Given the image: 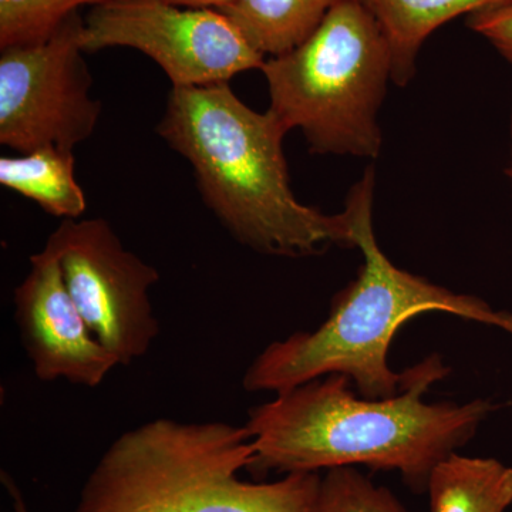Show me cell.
<instances>
[{"mask_svg":"<svg viewBox=\"0 0 512 512\" xmlns=\"http://www.w3.org/2000/svg\"><path fill=\"white\" fill-rule=\"evenodd\" d=\"M450 373L434 353L406 370L403 389L389 399L357 397L349 377H319L252 407L245 429L254 446L247 470L320 473L365 466L399 471L404 484L427 493L434 470L474 439L498 409L491 400L426 403L424 394Z\"/></svg>","mask_w":512,"mask_h":512,"instance_id":"obj_1","label":"cell"},{"mask_svg":"<svg viewBox=\"0 0 512 512\" xmlns=\"http://www.w3.org/2000/svg\"><path fill=\"white\" fill-rule=\"evenodd\" d=\"M157 133L191 164L202 201L239 244L292 258L356 247L348 207L326 215L293 194L284 124L252 110L229 83L173 87Z\"/></svg>","mask_w":512,"mask_h":512,"instance_id":"obj_2","label":"cell"},{"mask_svg":"<svg viewBox=\"0 0 512 512\" xmlns=\"http://www.w3.org/2000/svg\"><path fill=\"white\" fill-rule=\"evenodd\" d=\"M375 173L366 171L350 191L356 247L362 268L355 281L336 293L328 319L312 332H296L266 346L245 372L247 392H288L311 380L342 375L360 396L389 399L403 389L406 370L390 369L389 348L404 323L426 312L497 326L512 335V313L494 311L477 296L448 291L392 264L373 229Z\"/></svg>","mask_w":512,"mask_h":512,"instance_id":"obj_3","label":"cell"},{"mask_svg":"<svg viewBox=\"0 0 512 512\" xmlns=\"http://www.w3.org/2000/svg\"><path fill=\"white\" fill-rule=\"evenodd\" d=\"M271 106L286 130L298 128L312 153L376 158L377 113L393 59L379 22L362 0H342L318 29L262 66Z\"/></svg>","mask_w":512,"mask_h":512,"instance_id":"obj_4","label":"cell"},{"mask_svg":"<svg viewBox=\"0 0 512 512\" xmlns=\"http://www.w3.org/2000/svg\"><path fill=\"white\" fill-rule=\"evenodd\" d=\"M252 456L245 426L151 420L111 443L73 512H195L215 478Z\"/></svg>","mask_w":512,"mask_h":512,"instance_id":"obj_5","label":"cell"},{"mask_svg":"<svg viewBox=\"0 0 512 512\" xmlns=\"http://www.w3.org/2000/svg\"><path fill=\"white\" fill-rule=\"evenodd\" d=\"M84 16L74 12L49 35L0 47V144L28 154L74 151L99 126L101 103L84 60Z\"/></svg>","mask_w":512,"mask_h":512,"instance_id":"obj_6","label":"cell"},{"mask_svg":"<svg viewBox=\"0 0 512 512\" xmlns=\"http://www.w3.org/2000/svg\"><path fill=\"white\" fill-rule=\"evenodd\" d=\"M138 50L154 60L173 87L229 83L262 69L265 57L215 9L181 8L164 0H109L84 16L83 49Z\"/></svg>","mask_w":512,"mask_h":512,"instance_id":"obj_7","label":"cell"},{"mask_svg":"<svg viewBox=\"0 0 512 512\" xmlns=\"http://www.w3.org/2000/svg\"><path fill=\"white\" fill-rule=\"evenodd\" d=\"M47 244L56 249L67 289L101 345L123 366L146 355L160 333L150 301L157 269L128 251L104 218L62 221Z\"/></svg>","mask_w":512,"mask_h":512,"instance_id":"obj_8","label":"cell"},{"mask_svg":"<svg viewBox=\"0 0 512 512\" xmlns=\"http://www.w3.org/2000/svg\"><path fill=\"white\" fill-rule=\"evenodd\" d=\"M15 319L37 379L67 380L97 387L119 360L93 335L64 282L52 245L30 256V268L15 289Z\"/></svg>","mask_w":512,"mask_h":512,"instance_id":"obj_9","label":"cell"},{"mask_svg":"<svg viewBox=\"0 0 512 512\" xmlns=\"http://www.w3.org/2000/svg\"><path fill=\"white\" fill-rule=\"evenodd\" d=\"M382 28L392 50V80L406 86L416 73L424 40L444 23L490 8L511 6L512 0H362Z\"/></svg>","mask_w":512,"mask_h":512,"instance_id":"obj_10","label":"cell"},{"mask_svg":"<svg viewBox=\"0 0 512 512\" xmlns=\"http://www.w3.org/2000/svg\"><path fill=\"white\" fill-rule=\"evenodd\" d=\"M74 168V151L39 148L0 158V184L36 202L52 217L79 220L87 210V200Z\"/></svg>","mask_w":512,"mask_h":512,"instance_id":"obj_11","label":"cell"},{"mask_svg":"<svg viewBox=\"0 0 512 512\" xmlns=\"http://www.w3.org/2000/svg\"><path fill=\"white\" fill-rule=\"evenodd\" d=\"M342 0H235L220 9L262 56L284 55L318 29Z\"/></svg>","mask_w":512,"mask_h":512,"instance_id":"obj_12","label":"cell"},{"mask_svg":"<svg viewBox=\"0 0 512 512\" xmlns=\"http://www.w3.org/2000/svg\"><path fill=\"white\" fill-rule=\"evenodd\" d=\"M427 494L431 512H505L512 504V468L454 453L434 470Z\"/></svg>","mask_w":512,"mask_h":512,"instance_id":"obj_13","label":"cell"},{"mask_svg":"<svg viewBox=\"0 0 512 512\" xmlns=\"http://www.w3.org/2000/svg\"><path fill=\"white\" fill-rule=\"evenodd\" d=\"M312 512H409L389 490L356 467L326 470Z\"/></svg>","mask_w":512,"mask_h":512,"instance_id":"obj_14","label":"cell"},{"mask_svg":"<svg viewBox=\"0 0 512 512\" xmlns=\"http://www.w3.org/2000/svg\"><path fill=\"white\" fill-rule=\"evenodd\" d=\"M109 0H0V47L32 42L49 35L83 6Z\"/></svg>","mask_w":512,"mask_h":512,"instance_id":"obj_15","label":"cell"},{"mask_svg":"<svg viewBox=\"0 0 512 512\" xmlns=\"http://www.w3.org/2000/svg\"><path fill=\"white\" fill-rule=\"evenodd\" d=\"M468 26L485 37L512 63V5L473 13L468 19Z\"/></svg>","mask_w":512,"mask_h":512,"instance_id":"obj_16","label":"cell"},{"mask_svg":"<svg viewBox=\"0 0 512 512\" xmlns=\"http://www.w3.org/2000/svg\"><path fill=\"white\" fill-rule=\"evenodd\" d=\"M164 2L181 6V8L220 10L227 8V6L234 3L235 0H164Z\"/></svg>","mask_w":512,"mask_h":512,"instance_id":"obj_17","label":"cell"},{"mask_svg":"<svg viewBox=\"0 0 512 512\" xmlns=\"http://www.w3.org/2000/svg\"><path fill=\"white\" fill-rule=\"evenodd\" d=\"M3 481H5L6 487L12 494L13 500H15V511L16 512H29L28 508H26L25 503H23L22 495H20L18 491V487L13 484V481L10 480L9 477H3Z\"/></svg>","mask_w":512,"mask_h":512,"instance_id":"obj_18","label":"cell"},{"mask_svg":"<svg viewBox=\"0 0 512 512\" xmlns=\"http://www.w3.org/2000/svg\"><path fill=\"white\" fill-rule=\"evenodd\" d=\"M510 134H511V154H510V165L507 168V175L510 178L512 184V111H511V123H510Z\"/></svg>","mask_w":512,"mask_h":512,"instance_id":"obj_19","label":"cell"}]
</instances>
